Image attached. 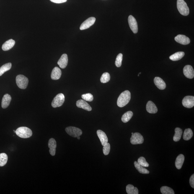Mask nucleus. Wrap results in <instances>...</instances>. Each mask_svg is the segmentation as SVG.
I'll use <instances>...</instances> for the list:
<instances>
[{
	"label": "nucleus",
	"instance_id": "obj_41",
	"mask_svg": "<svg viewBox=\"0 0 194 194\" xmlns=\"http://www.w3.org/2000/svg\"><path fill=\"white\" fill-rule=\"evenodd\" d=\"M133 133H133V132H132V135H133Z\"/></svg>",
	"mask_w": 194,
	"mask_h": 194
},
{
	"label": "nucleus",
	"instance_id": "obj_37",
	"mask_svg": "<svg viewBox=\"0 0 194 194\" xmlns=\"http://www.w3.org/2000/svg\"><path fill=\"white\" fill-rule=\"evenodd\" d=\"M190 183L192 188H194V174H193L190 177Z\"/></svg>",
	"mask_w": 194,
	"mask_h": 194
},
{
	"label": "nucleus",
	"instance_id": "obj_3",
	"mask_svg": "<svg viewBox=\"0 0 194 194\" xmlns=\"http://www.w3.org/2000/svg\"><path fill=\"white\" fill-rule=\"evenodd\" d=\"M177 7L179 12L182 15L187 16L190 13V9L184 0H177Z\"/></svg>",
	"mask_w": 194,
	"mask_h": 194
},
{
	"label": "nucleus",
	"instance_id": "obj_2",
	"mask_svg": "<svg viewBox=\"0 0 194 194\" xmlns=\"http://www.w3.org/2000/svg\"><path fill=\"white\" fill-rule=\"evenodd\" d=\"M15 133L17 136L23 138H30L32 135V130L30 128L25 127L18 128L16 130Z\"/></svg>",
	"mask_w": 194,
	"mask_h": 194
},
{
	"label": "nucleus",
	"instance_id": "obj_18",
	"mask_svg": "<svg viewBox=\"0 0 194 194\" xmlns=\"http://www.w3.org/2000/svg\"><path fill=\"white\" fill-rule=\"evenodd\" d=\"M146 110L148 112L151 114L156 113L157 112V108L154 102L151 101L148 102L146 105Z\"/></svg>",
	"mask_w": 194,
	"mask_h": 194
},
{
	"label": "nucleus",
	"instance_id": "obj_30",
	"mask_svg": "<svg viewBox=\"0 0 194 194\" xmlns=\"http://www.w3.org/2000/svg\"><path fill=\"white\" fill-rule=\"evenodd\" d=\"M8 156L5 153L0 154V167H3L7 163Z\"/></svg>",
	"mask_w": 194,
	"mask_h": 194
},
{
	"label": "nucleus",
	"instance_id": "obj_8",
	"mask_svg": "<svg viewBox=\"0 0 194 194\" xmlns=\"http://www.w3.org/2000/svg\"><path fill=\"white\" fill-rule=\"evenodd\" d=\"M183 105L187 108H191L194 106V97L187 96L184 98L182 100Z\"/></svg>",
	"mask_w": 194,
	"mask_h": 194
},
{
	"label": "nucleus",
	"instance_id": "obj_15",
	"mask_svg": "<svg viewBox=\"0 0 194 194\" xmlns=\"http://www.w3.org/2000/svg\"><path fill=\"white\" fill-rule=\"evenodd\" d=\"M97 134L102 146L105 145L108 142V138L106 134L103 131L101 130H97Z\"/></svg>",
	"mask_w": 194,
	"mask_h": 194
},
{
	"label": "nucleus",
	"instance_id": "obj_13",
	"mask_svg": "<svg viewBox=\"0 0 194 194\" xmlns=\"http://www.w3.org/2000/svg\"><path fill=\"white\" fill-rule=\"evenodd\" d=\"M48 147L49 148V152L52 156H54L56 153L57 142L54 139L50 138L48 142Z\"/></svg>",
	"mask_w": 194,
	"mask_h": 194
},
{
	"label": "nucleus",
	"instance_id": "obj_39",
	"mask_svg": "<svg viewBox=\"0 0 194 194\" xmlns=\"http://www.w3.org/2000/svg\"><path fill=\"white\" fill-rule=\"evenodd\" d=\"M77 138L78 140H79L80 139V136L77 137Z\"/></svg>",
	"mask_w": 194,
	"mask_h": 194
},
{
	"label": "nucleus",
	"instance_id": "obj_36",
	"mask_svg": "<svg viewBox=\"0 0 194 194\" xmlns=\"http://www.w3.org/2000/svg\"><path fill=\"white\" fill-rule=\"evenodd\" d=\"M103 148V152L104 154L105 155H107L110 152V146L109 143H107L104 146Z\"/></svg>",
	"mask_w": 194,
	"mask_h": 194
},
{
	"label": "nucleus",
	"instance_id": "obj_12",
	"mask_svg": "<svg viewBox=\"0 0 194 194\" xmlns=\"http://www.w3.org/2000/svg\"><path fill=\"white\" fill-rule=\"evenodd\" d=\"M175 40L177 43L183 45H188L190 43V39L183 35H178L175 37Z\"/></svg>",
	"mask_w": 194,
	"mask_h": 194
},
{
	"label": "nucleus",
	"instance_id": "obj_24",
	"mask_svg": "<svg viewBox=\"0 0 194 194\" xmlns=\"http://www.w3.org/2000/svg\"><path fill=\"white\" fill-rule=\"evenodd\" d=\"M134 165L137 170L140 173L143 174H148L150 173L149 170L146 169L144 167L140 165L137 161H135L134 162Z\"/></svg>",
	"mask_w": 194,
	"mask_h": 194
},
{
	"label": "nucleus",
	"instance_id": "obj_34",
	"mask_svg": "<svg viewBox=\"0 0 194 194\" xmlns=\"http://www.w3.org/2000/svg\"><path fill=\"white\" fill-rule=\"evenodd\" d=\"M137 163L140 165L144 167H148L149 166V164L147 162L146 159L143 157H140L138 159Z\"/></svg>",
	"mask_w": 194,
	"mask_h": 194
},
{
	"label": "nucleus",
	"instance_id": "obj_28",
	"mask_svg": "<svg viewBox=\"0 0 194 194\" xmlns=\"http://www.w3.org/2000/svg\"><path fill=\"white\" fill-rule=\"evenodd\" d=\"M126 192L128 194H138V190L136 187L131 185H128L126 187Z\"/></svg>",
	"mask_w": 194,
	"mask_h": 194
},
{
	"label": "nucleus",
	"instance_id": "obj_38",
	"mask_svg": "<svg viewBox=\"0 0 194 194\" xmlns=\"http://www.w3.org/2000/svg\"><path fill=\"white\" fill-rule=\"evenodd\" d=\"M50 1L52 2L59 4V3L66 2L67 0H50Z\"/></svg>",
	"mask_w": 194,
	"mask_h": 194
},
{
	"label": "nucleus",
	"instance_id": "obj_20",
	"mask_svg": "<svg viewBox=\"0 0 194 194\" xmlns=\"http://www.w3.org/2000/svg\"><path fill=\"white\" fill-rule=\"evenodd\" d=\"M12 100V98L9 94H6L3 96L2 102H1V107L3 109H6L9 106Z\"/></svg>",
	"mask_w": 194,
	"mask_h": 194
},
{
	"label": "nucleus",
	"instance_id": "obj_25",
	"mask_svg": "<svg viewBox=\"0 0 194 194\" xmlns=\"http://www.w3.org/2000/svg\"><path fill=\"white\" fill-rule=\"evenodd\" d=\"M193 132H192L191 129H186L185 130L183 133V139L185 141H188V140L191 139L192 136H193Z\"/></svg>",
	"mask_w": 194,
	"mask_h": 194
},
{
	"label": "nucleus",
	"instance_id": "obj_26",
	"mask_svg": "<svg viewBox=\"0 0 194 194\" xmlns=\"http://www.w3.org/2000/svg\"><path fill=\"white\" fill-rule=\"evenodd\" d=\"M175 134L173 137L174 141L178 142L180 140L181 138L183 131L181 129L179 128H176L175 130Z\"/></svg>",
	"mask_w": 194,
	"mask_h": 194
},
{
	"label": "nucleus",
	"instance_id": "obj_6",
	"mask_svg": "<svg viewBox=\"0 0 194 194\" xmlns=\"http://www.w3.org/2000/svg\"><path fill=\"white\" fill-rule=\"evenodd\" d=\"M66 131L69 136L77 137L82 135V132L80 129L74 127H68L65 129Z\"/></svg>",
	"mask_w": 194,
	"mask_h": 194
},
{
	"label": "nucleus",
	"instance_id": "obj_29",
	"mask_svg": "<svg viewBox=\"0 0 194 194\" xmlns=\"http://www.w3.org/2000/svg\"><path fill=\"white\" fill-rule=\"evenodd\" d=\"M12 67V64L11 63H6L3 65L0 68V76H2L6 72L10 69Z\"/></svg>",
	"mask_w": 194,
	"mask_h": 194
},
{
	"label": "nucleus",
	"instance_id": "obj_32",
	"mask_svg": "<svg viewBox=\"0 0 194 194\" xmlns=\"http://www.w3.org/2000/svg\"><path fill=\"white\" fill-rule=\"evenodd\" d=\"M110 76L108 73L105 72L102 75L100 78L101 82L102 83H106L110 81Z\"/></svg>",
	"mask_w": 194,
	"mask_h": 194
},
{
	"label": "nucleus",
	"instance_id": "obj_35",
	"mask_svg": "<svg viewBox=\"0 0 194 194\" xmlns=\"http://www.w3.org/2000/svg\"><path fill=\"white\" fill-rule=\"evenodd\" d=\"M82 98L83 100L88 102H92L94 99L93 96L90 93L83 94L82 95Z\"/></svg>",
	"mask_w": 194,
	"mask_h": 194
},
{
	"label": "nucleus",
	"instance_id": "obj_31",
	"mask_svg": "<svg viewBox=\"0 0 194 194\" xmlns=\"http://www.w3.org/2000/svg\"><path fill=\"white\" fill-rule=\"evenodd\" d=\"M160 191L163 194H174V191L172 188L167 186H163L160 188Z\"/></svg>",
	"mask_w": 194,
	"mask_h": 194
},
{
	"label": "nucleus",
	"instance_id": "obj_22",
	"mask_svg": "<svg viewBox=\"0 0 194 194\" xmlns=\"http://www.w3.org/2000/svg\"><path fill=\"white\" fill-rule=\"evenodd\" d=\"M184 161H185V156L183 155L180 154L178 156L175 162V167L177 169H180L181 168Z\"/></svg>",
	"mask_w": 194,
	"mask_h": 194
},
{
	"label": "nucleus",
	"instance_id": "obj_5",
	"mask_svg": "<svg viewBox=\"0 0 194 194\" xmlns=\"http://www.w3.org/2000/svg\"><path fill=\"white\" fill-rule=\"evenodd\" d=\"M65 101V97L64 94H59L55 97L52 101V107L56 108L61 107L63 105Z\"/></svg>",
	"mask_w": 194,
	"mask_h": 194
},
{
	"label": "nucleus",
	"instance_id": "obj_11",
	"mask_svg": "<svg viewBox=\"0 0 194 194\" xmlns=\"http://www.w3.org/2000/svg\"><path fill=\"white\" fill-rule=\"evenodd\" d=\"M183 73L185 77L192 79L194 77V71L193 67L190 65H186L183 68Z\"/></svg>",
	"mask_w": 194,
	"mask_h": 194
},
{
	"label": "nucleus",
	"instance_id": "obj_14",
	"mask_svg": "<svg viewBox=\"0 0 194 194\" xmlns=\"http://www.w3.org/2000/svg\"><path fill=\"white\" fill-rule=\"evenodd\" d=\"M76 105L80 108H82L87 111H91L92 109L90 106L85 101L83 100H79L76 102Z\"/></svg>",
	"mask_w": 194,
	"mask_h": 194
},
{
	"label": "nucleus",
	"instance_id": "obj_40",
	"mask_svg": "<svg viewBox=\"0 0 194 194\" xmlns=\"http://www.w3.org/2000/svg\"><path fill=\"white\" fill-rule=\"evenodd\" d=\"M141 74V72H140V73H139V74H139L140 75V74Z\"/></svg>",
	"mask_w": 194,
	"mask_h": 194
},
{
	"label": "nucleus",
	"instance_id": "obj_23",
	"mask_svg": "<svg viewBox=\"0 0 194 194\" xmlns=\"http://www.w3.org/2000/svg\"><path fill=\"white\" fill-rule=\"evenodd\" d=\"M185 55V53L184 52H177L175 53L174 54H173L171 55L169 58L172 61H179V60L181 59L183 57L184 55Z\"/></svg>",
	"mask_w": 194,
	"mask_h": 194
},
{
	"label": "nucleus",
	"instance_id": "obj_27",
	"mask_svg": "<svg viewBox=\"0 0 194 194\" xmlns=\"http://www.w3.org/2000/svg\"><path fill=\"white\" fill-rule=\"evenodd\" d=\"M133 115V112L130 111L125 112L122 116L121 119L123 123H127V122L130 121V120L132 117Z\"/></svg>",
	"mask_w": 194,
	"mask_h": 194
},
{
	"label": "nucleus",
	"instance_id": "obj_17",
	"mask_svg": "<svg viewBox=\"0 0 194 194\" xmlns=\"http://www.w3.org/2000/svg\"><path fill=\"white\" fill-rule=\"evenodd\" d=\"M154 82L158 89L163 90L165 89L166 84L163 80L159 77H155L154 79Z\"/></svg>",
	"mask_w": 194,
	"mask_h": 194
},
{
	"label": "nucleus",
	"instance_id": "obj_7",
	"mask_svg": "<svg viewBox=\"0 0 194 194\" xmlns=\"http://www.w3.org/2000/svg\"><path fill=\"white\" fill-rule=\"evenodd\" d=\"M130 141L132 145L141 144L144 142V138L141 134L138 132L135 133L132 135Z\"/></svg>",
	"mask_w": 194,
	"mask_h": 194
},
{
	"label": "nucleus",
	"instance_id": "obj_9",
	"mask_svg": "<svg viewBox=\"0 0 194 194\" xmlns=\"http://www.w3.org/2000/svg\"><path fill=\"white\" fill-rule=\"evenodd\" d=\"M130 29L134 34L137 33L138 31V24L136 19L132 16L130 15L128 19Z\"/></svg>",
	"mask_w": 194,
	"mask_h": 194
},
{
	"label": "nucleus",
	"instance_id": "obj_1",
	"mask_svg": "<svg viewBox=\"0 0 194 194\" xmlns=\"http://www.w3.org/2000/svg\"><path fill=\"white\" fill-rule=\"evenodd\" d=\"M131 98V94L129 91L126 90L120 94L117 100V104L119 107H122L127 104Z\"/></svg>",
	"mask_w": 194,
	"mask_h": 194
},
{
	"label": "nucleus",
	"instance_id": "obj_33",
	"mask_svg": "<svg viewBox=\"0 0 194 194\" xmlns=\"http://www.w3.org/2000/svg\"><path fill=\"white\" fill-rule=\"evenodd\" d=\"M123 60V54L122 53L119 54L117 55L115 62V65L117 67H120L122 65V61Z\"/></svg>",
	"mask_w": 194,
	"mask_h": 194
},
{
	"label": "nucleus",
	"instance_id": "obj_10",
	"mask_svg": "<svg viewBox=\"0 0 194 194\" xmlns=\"http://www.w3.org/2000/svg\"><path fill=\"white\" fill-rule=\"evenodd\" d=\"M96 21V19L94 17H91L83 22L80 27V30H85L90 27L93 25Z\"/></svg>",
	"mask_w": 194,
	"mask_h": 194
},
{
	"label": "nucleus",
	"instance_id": "obj_16",
	"mask_svg": "<svg viewBox=\"0 0 194 194\" xmlns=\"http://www.w3.org/2000/svg\"><path fill=\"white\" fill-rule=\"evenodd\" d=\"M68 55L66 54H64L62 55L61 58L58 62V64L60 68L64 69L66 68L68 64Z\"/></svg>",
	"mask_w": 194,
	"mask_h": 194
},
{
	"label": "nucleus",
	"instance_id": "obj_19",
	"mask_svg": "<svg viewBox=\"0 0 194 194\" xmlns=\"http://www.w3.org/2000/svg\"><path fill=\"white\" fill-rule=\"evenodd\" d=\"M62 71L58 67H55L52 70L51 73V79L53 80H58L61 77Z\"/></svg>",
	"mask_w": 194,
	"mask_h": 194
},
{
	"label": "nucleus",
	"instance_id": "obj_4",
	"mask_svg": "<svg viewBox=\"0 0 194 194\" xmlns=\"http://www.w3.org/2000/svg\"><path fill=\"white\" fill-rule=\"evenodd\" d=\"M16 82L19 88L25 89L27 88L29 83L28 78L23 75H19L16 77Z\"/></svg>",
	"mask_w": 194,
	"mask_h": 194
},
{
	"label": "nucleus",
	"instance_id": "obj_21",
	"mask_svg": "<svg viewBox=\"0 0 194 194\" xmlns=\"http://www.w3.org/2000/svg\"><path fill=\"white\" fill-rule=\"evenodd\" d=\"M15 44V41L12 39L8 40L3 44L2 47V50L4 51H8L12 49Z\"/></svg>",
	"mask_w": 194,
	"mask_h": 194
}]
</instances>
